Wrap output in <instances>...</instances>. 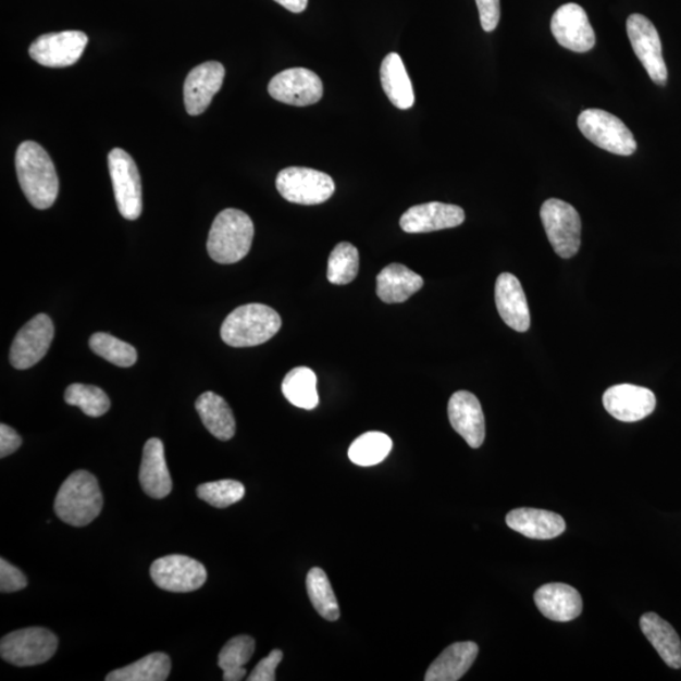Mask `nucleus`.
Returning a JSON list of instances; mask_svg holds the SVG:
<instances>
[{"mask_svg":"<svg viewBox=\"0 0 681 681\" xmlns=\"http://www.w3.org/2000/svg\"><path fill=\"white\" fill-rule=\"evenodd\" d=\"M255 239V224L247 213L226 209L221 211L210 230L208 251L219 264H235L249 255Z\"/></svg>","mask_w":681,"mask_h":681,"instance_id":"nucleus-3","label":"nucleus"},{"mask_svg":"<svg viewBox=\"0 0 681 681\" xmlns=\"http://www.w3.org/2000/svg\"><path fill=\"white\" fill-rule=\"evenodd\" d=\"M506 524L513 532L530 537V540L548 541L566 532V521L559 513L521 508L506 515Z\"/></svg>","mask_w":681,"mask_h":681,"instance_id":"nucleus-22","label":"nucleus"},{"mask_svg":"<svg viewBox=\"0 0 681 681\" xmlns=\"http://www.w3.org/2000/svg\"><path fill=\"white\" fill-rule=\"evenodd\" d=\"M535 605L540 611L552 621L569 622L582 614L583 600L572 585L565 583H548L542 585L534 595Z\"/></svg>","mask_w":681,"mask_h":681,"instance_id":"nucleus-21","label":"nucleus"},{"mask_svg":"<svg viewBox=\"0 0 681 681\" xmlns=\"http://www.w3.org/2000/svg\"><path fill=\"white\" fill-rule=\"evenodd\" d=\"M87 42L89 38L81 30L47 34L30 45L29 57L46 67H69L81 60Z\"/></svg>","mask_w":681,"mask_h":681,"instance_id":"nucleus-12","label":"nucleus"},{"mask_svg":"<svg viewBox=\"0 0 681 681\" xmlns=\"http://www.w3.org/2000/svg\"><path fill=\"white\" fill-rule=\"evenodd\" d=\"M139 481L143 491L150 497L164 498L171 494L172 479L161 439L147 441L143 449Z\"/></svg>","mask_w":681,"mask_h":681,"instance_id":"nucleus-23","label":"nucleus"},{"mask_svg":"<svg viewBox=\"0 0 681 681\" xmlns=\"http://www.w3.org/2000/svg\"><path fill=\"white\" fill-rule=\"evenodd\" d=\"M110 178L113 182L119 212L126 220H137L141 215V181L136 162L121 148H115L108 157Z\"/></svg>","mask_w":681,"mask_h":681,"instance_id":"nucleus-9","label":"nucleus"},{"mask_svg":"<svg viewBox=\"0 0 681 681\" xmlns=\"http://www.w3.org/2000/svg\"><path fill=\"white\" fill-rule=\"evenodd\" d=\"M423 284L422 276L410 271L406 265L391 264L379 273L376 293L384 304H403L421 290Z\"/></svg>","mask_w":681,"mask_h":681,"instance_id":"nucleus-24","label":"nucleus"},{"mask_svg":"<svg viewBox=\"0 0 681 681\" xmlns=\"http://www.w3.org/2000/svg\"><path fill=\"white\" fill-rule=\"evenodd\" d=\"M383 89L393 104L401 110L414 106V91L406 66L398 53H389L380 69Z\"/></svg>","mask_w":681,"mask_h":681,"instance_id":"nucleus-28","label":"nucleus"},{"mask_svg":"<svg viewBox=\"0 0 681 681\" xmlns=\"http://www.w3.org/2000/svg\"><path fill=\"white\" fill-rule=\"evenodd\" d=\"M479 655L478 644L466 641L450 645L425 672V681H457L470 670Z\"/></svg>","mask_w":681,"mask_h":681,"instance_id":"nucleus-25","label":"nucleus"},{"mask_svg":"<svg viewBox=\"0 0 681 681\" xmlns=\"http://www.w3.org/2000/svg\"><path fill=\"white\" fill-rule=\"evenodd\" d=\"M552 34L565 49L584 53L596 45V35L591 26L587 13L581 5L568 3L553 14Z\"/></svg>","mask_w":681,"mask_h":681,"instance_id":"nucleus-15","label":"nucleus"},{"mask_svg":"<svg viewBox=\"0 0 681 681\" xmlns=\"http://www.w3.org/2000/svg\"><path fill=\"white\" fill-rule=\"evenodd\" d=\"M495 302L498 314L510 329L527 332L530 329V311L521 283L510 273L498 275L495 285Z\"/></svg>","mask_w":681,"mask_h":681,"instance_id":"nucleus-20","label":"nucleus"},{"mask_svg":"<svg viewBox=\"0 0 681 681\" xmlns=\"http://www.w3.org/2000/svg\"><path fill=\"white\" fill-rule=\"evenodd\" d=\"M465 211L456 205L428 202L413 206L400 219V227L409 234H424L453 228L465 223Z\"/></svg>","mask_w":681,"mask_h":681,"instance_id":"nucleus-18","label":"nucleus"},{"mask_svg":"<svg viewBox=\"0 0 681 681\" xmlns=\"http://www.w3.org/2000/svg\"><path fill=\"white\" fill-rule=\"evenodd\" d=\"M54 337L53 322L49 315L37 314L14 337L10 360L17 370L35 367L49 352Z\"/></svg>","mask_w":681,"mask_h":681,"instance_id":"nucleus-13","label":"nucleus"},{"mask_svg":"<svg viewBox=\"0 0 681 681\" xmlns=\"http://www.w3.org/2000/svg\"><path fill=\"white\" fill-rule=\"evenodd\" d=\"M245 495V487L242 482L234 480H221L202 483L197 488V496L213 508L224 509L239 503Z\"/></svg>","mask_w":681,"mask_h":681,"instance_id":"nucleus-37","label":"nucleus"},{"mask_svg":"<svg viewBox=\"0 0 681 681\" xmlns=\"http://www.w3.org/2000/svg\"><path fill=\"white\" fill-rule=\"evenodd\" d=\"M626 28L632 50L643 63L648 76L656 85H667L668 69L663 58L661 39L652 21L643 14H631Z\"/></svg>","mask_w":681,"mask_h":681,"instance_id":"nucleus-10","label":"nucleus"},{"mask_svg":"<svg viewBox=\"0 0 681 681\" xmlns=\"http://www.w3.org/2000/svg\"><path fill=\"white\" fill-rule=\"evenodd\" d=\"M21 445V435L13 428L7 424L0 425V457L11 456Z\"/></svg>","mask_w":681,"mask_h":681,"instance_id":"nucleus-41","label":"nucleus"},{"mask_svg":"<svg viewBox=\"0 0 681 681\" xmlns=\"http://www.w3.org/2000/svg\"><path fill=\"white\" fill-rule=\"evenodd\" d=\"M15 170L29 203L50 209L59 196V177L49 153L36 141H23L15 153Z\"/></svg>","mask_w":681,"mask_h":681,"instance_id":"nucleus-1","label":"nucleus"},{"mask_svg":"<svg viewBox=\"0 0 681 681\" xmlns=\"http://www.w3.org/2000/svg\"><path fill=\"white\" fill-rule=\"evenodd\" d=\"M150 577L161 590L188 593L202 587L208 580V570L194 558L174 554L157 559L150 567Z\"/></svg>","mask_w":681,"mask_h":681,"instance_id":"nucleus-11","label":"nucleus"},{"mask_svg":"<svg viewBox=\"0 0 681 681\" xmlns=\"http://www.w3.org/2000/svg\"><path fill=\"white\" fill-rule=\"evenodd\" d=\"M89 346L94 354L119 368H131L138 360L136 348L122 339L106 334V332H98V334L92 335Z\"/></svg>","mask_w":681,"mask_h":681,"instance_id":"nucleus-35","label":"nucleus"},{"mask_svg":"<svg viewBox=\"0 0 681 681\" xmlns=\"http://www.w3.org/2000/svg\"><path fill=\"white\" fill-rule=\"evenodd\" d=\"M541 218L554 251L560 258H573L581 248L580 213L568 202L550 199L543 203Z\"/></svg>","mask_w":681,"mask_h":681,"instance_id":"nucleus-6","label":"nucleus"},{"mask_svg":"<svg viewBox=\"0 0 681 681\" xmlns=\"http://www.w3.org/2000/svg\"><path fill=\"white\" fill-rule=\"evenodd\" d=\"M276 189L284 200L313 206L326 202L335 194V182L329 174L305 168H288L276 177Z\"/></svg>","mask_w":681,"mask_h":681,"instance_id":"nucleus-8","label":"nucleus"},{"mask_svg":"<svg viewBox=\"0 0 681 681\" xmlns=\"http://www.w3.org/2000/svg\"><path fill=\"white\" fill-rule=\"evenodd\" d=\"M282 319L273 308L260 304L237 307L221 326V338L232 347L265 344L278 334Z\"/></svg>","mask_w":681,"mask_h":681,"instance_id":"nucleus-4","label":"nucleus"},{"mask_svg":"<svg viewBox=\"0 0 681 681\" xmlns=\"http://www.w3.org/2000/svg\"><path fill=\"white\" fill-rule=\"evenodd\" d=\"M196 410L199 413L206 430L220 441H230L236 432V422L232 408L220 395L206 392L196 401Z\"/></svg>","mask_w":681,"mask_h":681,"instance_id":"nucleus-27","label":"nucleus"},{"mask_svg":"<svg viewBox=\"0 0 681 681\" xmlns=\"http://www.w3.org/2000/svg\"><path fill=\"white\" fill-rule=\"evenodd\" d=\"M283 659V653L281 651H273L263 660H261L255 670L249 676V681H274L275 670L278 668Z\"/></svg>","mask_w":681,"mask_h":681,"instance_id":"nucleus-39","label":"nucleus"},{"mask_svg":"<svg viewBox=\"0 0 681 681\" xmlns=\"http://www.w3.org/2000/svg\"><path fill=\"white\" fill-rule=\"evenodd\" d=\"M307 592L315 611L324 620L334 622L339 619V606L329 577L321 568H312L307 574Z\"/></svg>","mask_w":681,"mask_h":681,"instance_id":"nucleus-32","label":"nucleus"},{"mask_svg":"<svg viewBox=\"0 0 681 681\" xmlns=\"http://www.w3.org/2000/svg\"><path fill=\"white\" fill-rule=\"evenodd\" d=\"M58 636L50 630L29 628L8 633L0 643V655L15 667H36L57 654Z\"/></svg>","mask_w":681,"mask_h":681,"instance_id":"nucleus-7","label":"nucleus"},{"mask_svg":"<svg viewBox=\"0 0 681 681\" xmlns=\"http://www.w3.org/2000/svg\"><path fill=\"white\" fill-rule=\"evenodd\" d=\"M483 30L493 32L500 22V0H476Z\"/></svg>","mask_w":681,"mask_h":681,"instance_id":"nucleus-40","label":"nucleus"},{"mask_svg":"<svg viewBox=\"0 0 681 681\" xmlns=\"http://www.w3.org/2000/svg\"><path fill=\"white\" fill-rule=\"evenodd\" d=\"M448 418L454 430L471 448H480L486 437L485 416L476 395L457 392L448 403Z\"/></svg>","mask_w":681,"mask_h":681,"instance_id":"nucleus-17","label":"nucleus"},{"mask_svg":"<svg viewBox=\"0 0 681 681\" xmlns=\"http://www.w3.org/2000/svg\"><path fill=\"white\" fill-rule=\"evenodd\" d=\"M276 3L281 4L292 13H302L305 12L308 0H275Z\"/></svg>","mask_w":681,"mask_h":681,"instance_id":"nucleus-42","label":"nucleus"},{"mask_svg":"<svg viewBox=\"0 0 681 681\" xmlns=\"http://www.w3.org/2000/svg\"><path fill=\"white\" fill-rule=\"evenodd\" d=\"M256 652V640L247 636H236L226 643L219 655V667L224 671L225 681H240L247 676L245 665Z\"/></svg>","mask_w":681,"mask_h":681,"instance_id":"nucleus-31","label":"nucleus"},{"mask_svg":"<svg viewBox=\"0 0 681 681\" xmlns=\"http://www.w3.org/2000/svg\"><path fill=\"white\" fill-rule=\"evenodd\" d=\"M359 250L350 243H339L329 258L327 278L332 284L345 285L359 274Z\"/></svg>","mask_w":681,"mask_h":681,"instance_id":"nucleus-34","label":"nucleus"},{"mask_svg":"<svg viewBox=\"0 0 681 681\" xmlns=\"http://www.w3.org/2000/svg\"><path fill=\"white\" fill-rule=\"evenodd\" d=\"M69 406L81 408L86 416L98 418L108 413L110 399L104 391L94 385L73 384L65 392Z\"/></svg>","mask_w":681,"mask_h":681,"instance_id":"nucleus-36","label":"nucleus"},{"mask_svg":"<svg viewBox=\"0 0 681 681\" xmlns=\"http://www.w3.org/2000/svg\"><path fill=\"white\" fill-rule=\"evenodd\" d=\"M604 407L617 421L633 423L643 421L656 408V397L646 387L620 384L604 394Z\"/></svg>","mask_w":681,"mask_h":681,"instance_id":"nucleus-16","label":"nucleus"},{"mask_svg":"<svg viewBox=\"0 0 681 681\" xmlns=\"http://www.w3.org/2000/svg\"><path fill=\"white\" fill-rule=\"evenodd\" d=\"M578 128L593 145L617 156L636 152L637 143L621 119L600 109L584 110L578 116Z\"/></svg>","mask_w":681,"mask_h":681,"instance_id":"nucleus-5","label":"nucleus"},{"mask_svg":"<svg viewBox=\"0 0 681 681\" xmlns=\"http://www.w3.org/2000/svg\"><path fill=\"white\" fill-rule=\"evenodd\" d=\"M171 659L163 653H153L137 663L114 670L106 678L108 681H164L171 672Z\"/></svg>","mask_w":681,"mask_h":681,"instance_id":"nucleus-30","label":"nucleus"},{"mask_svg":"<svg viewBox=\"0 0 681 681\" xmlns=\"http://www.w3.org/2000/svg\"><path fill=\"white\" fill-rule=\"evenodd\" d=\"M392 448L393 441L389 435L382 432H368L360 435L348 448V458L358 466H376L389 456Z\"/></svg>","mask_w":681,"mask_h":681,"instance_id":"nucleus-33","label":"nucleus"},{"mask_svg":"<svg viewBox=\"0 0 681 681\" xmlns=\"http://www.w3.org/2000/svg\"><path fill=\"white\" fill-rule=\"evenodd\" d=\"M282 393L285 399L300 409L313 410L320 403L317 376L314 371L308 368L290 370L283 380Z\"/></svg>","mask_w":681,"mask_h":681,"instance_id":"nucleus-29","label":"nucleus"},{"mask_svg":"<svg viewBox=\"0 0 681 681\" xmlns=\"http://www.w3.org/2000/svg\"><path fill=\"white\" fill-rule=\"evenodd\" d=\"M640 628L668 667L681 668V641L672 626L654 612L641 616Z\"/></svg>","mask_w":681,"mask_h":681,"instance_id":"nucleus-26","label":"nucleus"},{"mask_svg":"<svg viewBox=\"0 0 681 681\" xmlns=\"http://www.w3.org/2000/svg\"><path fill=\"white\" fill-rule=\"evenodd\" d=\"M268 91L275 100L293 107H310L322 99L323 85L313 71L295 67L282 71L269 83Z\"/></svg>","mask_w":681,"mask_h":681,"instance_id":"nucleus-14","label":"nucleus"},{"mask_svg":"<svg viewBox=\"0 0 681 681\" xmlns=\"http://www.w3.org/2000/svg\"><path fill=\"white\" fill-rule=\"evenodd\" d=\"M224 78L225 67L220 62L210 61L196 66L188 74L184 87L187 113L193 116L202 114L220 91Z\"/></svg>","mask_w":681,"mask_h":681,"instance_id":"nucleus-19","label":"nucleus"},{"mask_svg":"<svg viewBox=\"0 0 681 681\" xmlns=\"http://www.w3.org/2000/svg\"><path fill=\"white\" fill-rule=\"evenodd\" d=\"M102 505L97 478L87 471H76L62 483L54 500V512L66 524L82 528L99 517Z\"/></svg>","mask_w":681,"mask_h":681,"instance_id":"nucleus-2","label":"nucleus"},{"mask_svg":"<svg viewBox=\"0 0 681 681\" xmlns=\"http://www.w3.org/2000/svg\"><path fill=\"white\" fill-rule=\"evenodd\" d=\"M27 578L22 570L14 567L4 558L0 559V591L13 593L27 587Z\"/></svg>","mask_w":681,"mask_h":681,"instance_id":"nucleus-38","label":"nucleus"}]
</instances>
